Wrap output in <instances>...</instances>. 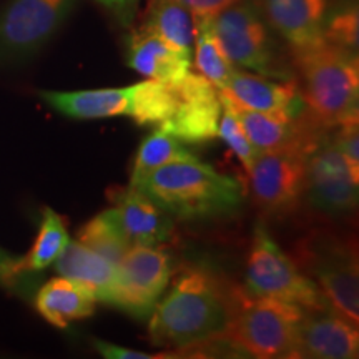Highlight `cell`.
<instances>
[{"label":"cell","instance_id":"cell-7","mask_svg":"<svg viewBox=\"0 0 359 359\" xmlns=\"http://www.w3.org/2000/svg\"><path fill=\"white\" fill-rule=\"evenodd\" d=\"M296 264L316 283L327 303L359 323L358 257L351 245L325 231H314L296 246Z\"/></svg>","mask_w":359,"mask_h":359},{"label":"cell","instance_id":"cell-16","mask_svg":"<svg viewBox=\"0 0 359 359\" xmlns=\"http://www.w3.org/2000/svg\"><path fill=\"white\" fill-rule=\"evenodd\" d=\"M223 92L243 109L266 114L298 115L304 105L298 83L293 80L275 82L263 75L246 74L238 69L233 72Z\"/></svg>","mask_w":359,"mask_h":359},{"label":"cell","instance_id":"cell-23","mask_svg":"<svg viewBox=\"0 0 359 359\" xmlns=\"http://www.w3.org/2000/svg\"><path fill=\"white\" fill-rule=\"evenodd\" d=\"M70 236L67 231L64 219L52 208L45 206L42 212V222L35 238L32 250L19 259L20 273H37L48 268L55 259L64 253L69 245Z\"/></svg>","mask_w":359,"mask_h":359},{"label":"cell","instance_id":"cell-21","mask_svg":"<svg viewBox=\"0 0 359 359\" xmlns=\"http://www.w3.org/2000/svg\"><path fill=\"white\" fill-rule=\"evenodd\" d=\"M140 29L156 35L177 50L191 55L196 19L178 0H148Z\"/></svg>","mask_w":359,"mask_h":359},{"label":"cell","instance_id":"cell-3","mask_svg":"<svg viewBox=\"0 0 359 359\" xmlns=\"http://www.w3.org/2000/svg\"><path fill=\"white\" fill-rule=\"evenodd\" d=\"M299 70V95L323 127L358 122L359 70L358 53L323 39L293 50Z\"/></svg>","mask_w":359,"mask_h":359},{"label":"cell","instance_id":"cell-19","mask_svg":"<svg viewBox=\"0 0 359 359\" xmlns=\"http://www.w3.org/2000/svg\"><path fill=\"white\" fill-rule=\"evenodd\" d=\"M127 64L145 77L175 82L190 72L191 55L177 50L156 35L138 29L130 37Z\"/></svg>","mask_w":359,"mask_h":359},{"label":"cell","instance_id":"cell-10","mask_svg":"<svg viewBox=\"0 0 359 359\" xmlns=\"http://www.w3.org/2000/svg\"><path fill=\"white\" fill-rule=\"evenodd\" d=\"M359 175L344 158L333 137L321 128L306 154L304 191L314 208L330 215L353 212L359 198Z\"/></svg>","mask_w":359,"mask_h":359},{"label":"cell","instance_id":"cell-1","mask_svg":"<svg viewBox=\"0 0 359 359\" xmlns=\"http://www.w3.org/2000/svg\"><path fill=\"white\" fill-rule=\"evenodd\" d=\"M243 294L217 273L185 269L150 314L151 343L178 351H218Z\"/></svg>","mask_w":359,"mask_h":359},{"label":"cell","instance_id":"cell-6","mask_svg":"<svg viewBox=\"0 0 359 359\" xmlns=\"http://www.w3.org/2000/svg\"><path fill=\"white\" fill-rule=\"evenodd\" d=\"M215 39L233 65L268 79L291 80V72L278 55L268 24L253 0H236L212 17Z\"/></svg>","mask_w":359,"mask_h":359},{"label":"cell","instance_id":"cell-27","mask_svg":"<svg viewBox=\"0 0 359 359\" xmlns=\"http://www.w3.org/2000/svg\"><path fill=\"white\" fill-rule=\"evenodd\" d=\"M218 95L219 100H222V115H219L217 137H222V140L231 148L233 154L243 163V167L250 170L253 161L259 155V151L251 145L248 137H246L245 130L240 123V118H238L233 98L226 92H223V90H218Z\"/></svg>","mask_w":359,"mask_h":359},{"label":"cell","instance_id":"cell-29","mask_svg":"<svg viewBox=\"0 0 359 359\" xmlns=\"http://www.w3.org/2000/svg\"><path fill=\"white\" fill-rule=\"evenodd\" d=\"M336 147L343 154L348 163L351 165L353 172L359 175V135H358V122L339 125L338 132L331 135Z\"/></svg>","mask_w":359,"mask_h":359},{"label":"cell","instance_id":"cell-32","mask_svg":"<svg viewBox=\"0 0 359 359\" xmlns=\"http://www.w3.org/2000/svg\"><path fill=\"white\" fill-rule=\"evenodd\" d=\"M97 2L114 13L116 19L125 25H128L133 20L138 6V0H97Z\"/></svg>","mask_w":359,"mask_h":359},{"label":"cell","instance_id":"cell-14","mask_svg":"<svg viewBox=\"0 0 359 359\" xmlns=\"http://www.w3.org/2000/svg\"><path fill=\"white\" fill-rule=\"evenodd\" d=\"M255 6L291 50L309 47L323 40L330 0H257Z\"/></svg>","mask_w":359,"mask_h":359},{"label":"cell","instance_id":"cell-18","mask_svg":"<svg viewBox=\"0 0 359 359\" xmlns=\"http://www.w3.org/2000/svg\"><path fill=\"white\" fill-rule=\"evenodd\" d=\"M55 271L87 288L97 302L111 303L118 266L79 240L69 241L64 253L55 259Z\"/></svg>","mask_w":359,"mask_h":359},{"label":"cell","instance_id":"cell-24","mask_svg":"<svg viewBox=\"0 0 359 359\" xmlns=\"http://www.w3.org/2000/svg\"><path fill=\"white\" fill-rule=\"evenodd\" d=\"M196 156L183 145L182 140L175 138L163 130H156L143 140L138 148L137 158H135L132 177H130V187H137V183L145 177L147 173L163 167V165L175 163V161L195 160Z\"/></svg>","mask_w":359,"mask_h":359},{"label":"cell","instance_id":"cell-13","mask_svg":"<svg viewBox=\"0 0 359 359\" xmlns=\"http://www.w3.org/2000/svg\"><path fill=\"white\" fill-rule=\"evenodd\" d=\"M358 325L331 304L304 309L296 339L294 358L353 359L358 358Z\"/></svg>","mask_w":359,"mask_h":359},{"label":"cell","instance_id":"cell-22","mask_svg":"<svg viewBox=\"0 0 359 359\" xmlns=\"http://www.w3.org/2000/svg\"><path fill=\"white\" fill-rule=\"evenodd\" d=\"M180 102L178 80H145L135 83L128 116L143 127H161L175 114Z\"/></svg>","mask_w":359,"mask_h":359},{"label":"cell","instance_id":"cell-2","mask_svg":"<svg viewBox=\"0 0 359 359\" xmlns=\"http://www.w3.org/2000/svg\"><path fill=\"white\" fill-rule=\"evenodd\" d=\"M135 188L180 219L223 217L235 212L243 198L235 178L198 158L163 165L147 173Z\"/></svg>","mask_w":359,"mask_h":359},{"label":"cell","instance_id":"cell-31","mask_svg":"<svg viewBox=\"0 0 359 359\" xmlns=\"http://www.w3.org/2000/svg\"><path fill=\"white\" fill-rule=\"evenodd\" d=\"M178 2L183 4L195 15V19H203V17H215L236 0H178Z\"/></svg>","mask_w":359,"mask_h":359},{"label":"cell","instance_id":"cell-8","mask_svg":"<svg viewBox=\"0 0 359 359\" xmlns=\"http://www.w3.org/2000/svg\"><path fill=\"white\" fill-rule=\"evenodd\" d=\"M77 0H7L0 8V65L29 60L50 42Z\"/></svg>","mask_w":359,"mask_h":359},{"label":"cell","instance_id":"cell-11","mask_svg":"<svg viewBox=\"0 0 359 359\" xmlns=\"http://www.w3.org/2000/svg\"><path fill=\"white\" fill-rule=\"evenodd\" d=\"M172 258L158 245L130 246L118 263L111 306L137 320H147L167 290Z\"/></svg>","mask_w":359,"mask_h":359},{"label":"cell","instance_id":"cell-9","mask_svg":"<svg viewBox=\"0 0 359 359\" xmlns=\"http://www.w3.org/2000/svg\"><path fill=\"white\" fill-rule=\"evenodd\" d=\"M320 127L306 140L273 150L259 151L250 173V190L255 203L264 212H285L304 191L306 154Z\"/></svg>","mask_w":359,"mask_h":359},{"label":"cell","instance_id":"cell-33","mask_svg":"<svg viewBox=\"0 0 359 359\" xmlns=\"http://www.w3.org/2000/svg\"><path fill=\"white\" fill-rule=\"evenodd\" d=\"M19 259L0 248V286H13L22 275L19 269Z\"/></svg>","mask_w":359,"mask_h":359},{"label":"cell","instance_id":"cell-17","mask_svg":"<svg viewBox=\"0 0 359 359\" xmlns=\"http://www.w3.org/2000/svg\"><path fill=\"white\" fill-rule=\"evenodd\" d=\"M132 87L77 90V92H52L42 90L39 95L58 114L79 120L110 118L130 114Z\"/></svg>","mask_w":359,"mask_h":359},{"label":"cell","instance_id":"cell-12","mask_svg":"<svg viewBox=\"0 0 359 359\" xmlns=\"http://www.w3.org/2000/svg\"><path fill=\"white\" fill-rule=\"evenodd\" d=\"M180 102L175 114L161 127L163 132L188 143L213 140L218 133L222 100L218 88L203 75L188 72L178 80Z\"/></svg>","mask_w":359,"mask_h":359},{"label":"cell","instance_id":"cell-5","mask_svg":"<svg viewBox=\"0 0 359 359\" xmlns=\"http://www.w3.org/2000/svg\"><path fill=\"white\" fill-rule=\"evenodd\" d=\"M245 291L250 296L275 298L298 304L303 309L327 306L318 285L299 269L291 257L269 235L266 224L258 222L246 263Z\"/></svg>","mask_w":359,"mask_h":359},{"label":"cell","instance_id":"cell-4","mask_svg":"<svg viewBox=\"0 0 359 359\" xmlns=\"http://www.w3.org/2000/svg\"><path fill=\"white\" fill-rule=\"evenodd\" d=\"M304 309L275 298L250 296L245 291L235 320L222 343L233 353L258 359L294 358Z\"/></svg>","mask_w":359,"mask_h":359},{"label":"cell","instance_id":"cell-28","mask_svg":"<svg viewBox=\"0 0 359 359\" xmlns=\"http://www.w3.org/2000/svg\"><path fill=\"white\" fill-rule=\"evenodd\" d=\"M323 39L344 50L358 53V6L356 2L341 4L327 12Z\"/></svg>","mask_w":359,"mask_h":359},{"label":"cell","instance_id":"cell-25","mask_svg":"<svg viewBox=\"0 0 359 359\" xmlns=\"http://www.w3.org/2000/svg\"><path fill=\"white\" fill-rule=\"evenodd\" d=\"M195 67L200 75H203L218 90H224L233 72L236 70L215 39L212 17L196 19Z\"/></svg>","mask_w":359,"mask_h":359},{"label":"cell","instance_id":"cell-20","mask_svg":"<svg viewBox=\"0 0 359 359\" xmlns=\"http://www.w3.org/2000/svg\"><path fill=\"white\" fill-rule=\"evenodd\" d=\"M95 304V296L65 276L47 281L35 296V308L40 316L60 330H65L72 321L92 316Z\"/></svg>","mask_w":359,"mask_h":359},{"label":"cell","instance_id":"cell-26","mask_svg":"<svg viewBox=\"0 0 359 359\" xmlns=\"http://www.w3.org/2000/svg\"><path fill=\"white\" fill-rule=\"evenodd\" d=\"M79 241L97 251L98 255H102L103 258H107L116 266L130 248V243L116 226L110 208L97 215L95 218H92L80 228Z\"/></svg>","mask_w":359,"mask_h":359},{"label":"cell","instance_id":"cell-30","mask_svg":"<svg viewBox=\"0 0 359 359\" xmlns=\"http://www.w3.org/2000/svg\"><path fill=\"white\" fill-rule=\"evenodd\" d=\"M92 344L103 358H109V359H172V358H180V354H147L143 351H137V349L116 346V344L107 343V341L97 339V338L92 339Z\"/></svg>","mask_w":359,"mask_h":359},{"label":"cell","instance_id":"cell-15","mask_svg":"<svg viewBox=\"0 0 359 359\" xmlns=\"http://www.w3.org/2000/svg\"><path fill=\"white\" fill-rule=\"evenodd\" d=\"M116 226L130 246L160 245L173 233V219L150 196L130 187L115 195L111 206Z\"/></svg>","mask_w":359,"mask_h":359}]
</instances>
